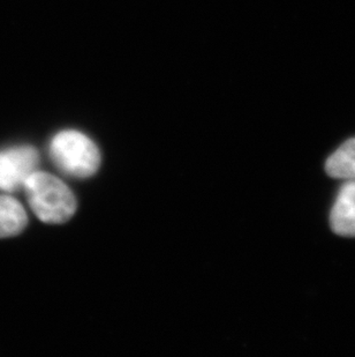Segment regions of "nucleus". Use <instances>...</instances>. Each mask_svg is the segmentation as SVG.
<instances>
[{
	"mask_svg": "<svg viewBox=\"0 0 355 357\" xmlns=\"http://www.w3.org/2000/svg\"><path fill=\"white\" fill-rule=\"evenodd\" d=\"M40 161L38 152L31 146H17L0 152V190L15 192L24 189Z\"/></svg>",
	"mask_w": 355,
	"mask_h": 357,
	"instance_id": "7ed1b4c3",
	"label": "nucleus"
},
{
	"mask_svg": "<svg viewBox=\"0 0 355 357\" xmlns=\"http://www.w3.org/2000/svg\"><path fill=\"white\" fill-rule=\"evenodd\" d=\"M333 233L342 237H355V182L351 179L340 188L330 213Z\"/></svg>",
	"mask_w": 355,
	"mask_h": 357,
	"instance_id": "20e7f679",
	"label": "nucleus"
},
{
	"mask_svg": "<svg viewBox=\"0 0 355 357\" xmlns=\"http://www.w3.org/2000/svg\"><path fill=\"white\" fill-rule=\"evenodd\" d=\"M50 155L59 170L77 178L90 177L101 165L97 146L87 135L74 130L54 135L51 140Z\"/></svg>",
	"mask_w": 355,
	"mask_h": 357,
	"instance_id": "f03ea898",
	"label": "nucleus"
},
{
	"mask_svg": "<svg viewBox=\"0 0 355 357\" xmlns=\"http://www.w3.org/2000/svg\"><path fill=\"white\" fill-rule=\"evenodd\" d=\"M325 172L332 178L355 179V138L344 142L325 163Z\"/></svg>",
	"mask_w": 355,
	"mask_h": 357,
	"instance_id": "423d86ee",
	"label": "nucleus"
},
{
	"mask_svg": "<svg viewBox=\"0 0 355 357\" xmlns=\"http://www.w3.org/2000/svg\"><path fill=\"white\" fill-rule=\"evenodd\" d=\"M35 215L45 223L68 222L77 211V199L71 189L56 176L35 172L24 186Z\"/></svg>",
	"mask_w": 355,
	"mask_h": 357,
	"instance_id": "f257e3e1",
	"label": "nucleus"
},
{
	"mask_svg": "<svg viewBox=\"0 0 355 357\" xmlns=\"http://www.w3.org/2000/svg\"><path fill=\"white\" fill-rule=\"evenodd\" d=\"M28 216L17 199L0 196V238L17 236L27 227Z\"/></svg>",
	"mask_w": 355,
	"mask_h": 357,
	"instance_id": "39448f33",
	"label": "nucleus"
}]
</instances>
